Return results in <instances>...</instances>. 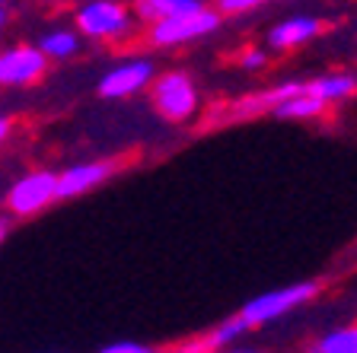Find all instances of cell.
<instances>
[{"instance_id": "277c9868", "label": "cell", "mask_w": 357, "mask_h": 353, "mask_svg": "<svg viewBox=\"0 0 357 353\" xmlns=\"http://www.w3.org/2000/svg\"><path fill=\"white\" fill-rule=\"evenodd\" d=\"M80 36L96 42H119L131 32V7L119 0H86L74 13Z\"/></svg>"}, {"instance_id": "3957f363", "label": "cell", "mask_w": 357, "mask_h": 353, "mask_svg": "<svg viewBox=\"0 0 357 353\" xmlns=\"http://www.w3.org/2000/svg\"><path fill=\"white\" fill-rule=\"evenodd\" d=\"M223 16L217 13L214 7L201 3V7L188 10L182 16H172V19H163L147 29V42L153 48H178V45H188L201 36H211V32L220 29Z\"/></svg>"}, {"instance_id": "5bb4252c", "label": "cell", "mask_w": 357, "mask_h": 353, "mask_svg": "<svg viewBox=\"0 0 357 353\" xmlns=\"http://www.w3.org/2000/svg\"><path fill=\"white\" fill-rule=\"evenodd\" d=\"M326 109L328 105L322 102V99L306 96V83H303V93L294 96V99H287V102H281L271 115L275 118H319V115H326Z\"/></svg>"}, {"instance_id": "8fae6325", "label": "cell", "mask_w": 357, "mask_h": 353, "mask_svg": "<svg viewBox=\"0 0 357 353\" xmlns=\"http://www.w3.org/2000/svg\"><path fill=\"white\" fill-rule=\"evenodd\" d=\"M357 93V77L354 74H326V77H312L306 80V96L322 99L326 105L344 102Z\"/></svg>"}, {"instance_id": "30bf717a", "label": "cell", "mask_w": 357, "mask_h": 353, "mask_svg": "<svg viewBox=\"0 0 357 353\" xmlns=\"http://www.w3.org/2000/svg\"><path fill=\"white\" fill-rule=\"evenodd\" d=\"M322 29H326V22H322L319 16H306V13L287 16V19H281L278 26L268 29V48H275V52H287V48H297V45L316 38Z\"/></svg>"}, {"instance_id": "2e32d148", "label": "cell", "mask_w": 357, "mask_h": 353, "mask_svg": "<svg viewBox=\"0 0 357 353\" xmlns=\"http://www.w3.org/2000/svg\"><path fill=\"white\" fill-rule=\"evenodd\" d=\"M220 16H236V13H249V10H259V0H220V3H211Z\"/></svg>"}, {"instance_id": "9c48e42d", "label": "cell", "mask_w": 357, "mask_h": 353, "mask_svg": "<svg viewBox=\"0 0 357 353\" xmlns=\"http://www.w3.org/2000/svg\"><path fill=\"white\" fill-rule=\"evenodd\" d=\"M300 93H303V83L300 80H287V83H278V86H271V89H261V93H249V96L236 99V102L230 105V121L233 118L243 121V118L261 115V111H275L281 102L300 96Z\"/></svg>"}, {"instance_id": "ffe728a7", "label": "cell", "mask_w": 357, "mask_h": 353, "mask_svg": "<svg viewBox=\"0 0 357 353\" xmlns=\"http://www.w3.org/2000/svg\"><path fill=\"white\" fill-rule=\"evenodd\" d=\"M7 22H10V7L7 3H0V32L7 29Z\"/></svg>"}, {"instance_id": "52a82bcc", "label": "cell", "mask_w": 357, "mask_h": 353, "mask_svg": "<svg viewBox=\"0 0 357 353\" xmlns=\"http://www.w3.org/2000/svg\"><path fill=\"white\" fill-rule=\"evenodd\" d=\"M156 80V64L147 58H131L105 70V77L96 83L99 99H128L137 96L141 89H147Z\"/></svg>"}, {"instance_id": "d6986e66", "label": "cell", "mask_w": 357, "mask_h": 353, "mask_svg": "<svg viewBox=\"0 0 357 353\" xmlns=\"http://www.w3.org/2000/svg\"><path fill=\"white\" fill-rule=\"evenodd\" d=\"M10 134H13V121H10V118H0V143H3Z\"/></svg>"}, {"instance_id": "6da1fadb", "label": "cell", "mask_w": 357, "mask_h": 353, "mask_svg": "<svg viewBox=\"0 0 357 353\" xmlns=\"http://www.w3.org/2000/svg\"><path fill=\"white\" fill-rule=\"evenodd\" d=\"M322 290V283H287V287H278V290H268V293H259L252 299L243 302V309L236 312V318L245 324V331L252 328H261V324L275 322V318L287 315V312L300 309L306 306L310 299H316Z\"/></svg>"}, {"instance_id": "ac0fdd59", "label": "cell", "mask_w": 357, "mask_h": 353, "mask_svg": "<svg viewBox=\"0 0 357 353\" xmlns=\"http://www.w3.org/2000/svg\"><path fill=\"white\" fill-rule=\"evenodd\" d=\"M265 61H268V54L259 52V48H245V52L239 54V67H243V70H259V67H265Z\"/></svg>"}, {"instance_id": "7a4b0ae2", "label": "cell", "mask_w": 357, "mask_h": 353, "mask_svg": "<svg viewBox=\"0 0 357 353\" xmlns=\"http://www.w3.org/2000/svg\"><path fill=\"white\" fill-rule=\"evenodd\" d=\"M150 105L169 125H185L198 111V86L185 70H166L150 83Z\"/></svg>"}, {"instance_id": "5b68a950", "label": "cell", "mask_w": 357, "mask_h": 353, "mask_svg": "<svg viewBox=\"0 0 357 353\" xmlns=\"http://www.w3.org/2000/svg\"><path fill=\"white\" fill-rule=\"evenodd\" d=\"M54 188H58V172L36 169L29 175L16 178L7 191V210L13 217H36L48 204H54Z\"/></svg>"}, {"instance_id": "8992f818", "label": "cell", "mask_w": 357, "mask_h": 353, "mask_svg": "<svg viewBox=\"0 0 357 353\" xmlns=\"http://www.w3.org/2000/svg\"><path fill=\"white\" fill-rule=\"evenodd\" d=\"M48 74V58L29 42H16L0 48V86H29Z\"/></svg>"}, {"instance_id": "ba28073f", "label": "cell", "mask_w": 357, "mask_h": 353, "mask_svg": "<svg viewBox=\"0 0 357 353\" xmlns=\"http://www.w3.org/2000/svg\"><path fill=\"white\" fill-rule=\"evenodd\" d=\"M119 169L115 159H93V162H77L58 172V188H54V201H74L109 182Z\"/></svg>"}, {"instance_id": "9a60e30c", "label": "cell", "mask_w": 357, "mask_h": 353, "mask_svg": "<svg viewBox=\"0 0 357 353\" xmlns=\"http://www.w3.org/2000/svg\"><path fill=\"white\" fill-rule=\"evenodd\" d=\"M310 353H357V324H348V328L322 334V338L310 347Z\"/></svg>"}, {"instance_id": "7402d4cb", "label": "cell", "mask_w": 357, "mask_h": 353, "mask_svg": "<svg viewBox=\"0 0 357 353\" xmlns=\"http://www.w3.org/2000/svg\"><path fill=\"white\" fill-rule=\"evenodd\" d=\"M7 233H10V223H7V220H0V242L7 239Z\"/></svg>"}, {"instance_id": "7c38bea8", "label": "cell", "mask_w": 357, "mask_h": 353, "mask_svg": "<svg viewBox=\"0 0 357 353\" xmlns=\"http://www.w3.org/2000/svg\"><path fill=\"white\" fill-rule=\"evenodd\" d=\"M195 7H201V0H134L131 16L134 19H141V22H147V26H156V22L172 19V16H182Z\"/></svg>"}, {"instance_id": "4fadbf2b", "label": "cell", "mask_w": 357, "mask_h": 353, "mask_svg": "<svg viewBox=\"0 0 357 353\" xmlns=\"http://www.w3.org/2000/svg\"><path fill=\"white\" fill-rule=\"evenodd\" d=\"M36 48L48 58V64H52V61H67V58H74V54L80 52V32L64 29V26H54V29L42 32V38L36 42Z\"/></svg>"}, {"instance_id": "e0dca14e", "label": "cell", "mask_w": 357, "mask_h": 353, "mask_svg": "<svg viewBox=\"0 0 357 353\" xmlns=\"http://www.w3.org/2000/svg\"><path fill=\"white\" fill-rule=\"evenodd\" d=\"M99 353H160L147 344H137V340H115V344H105Z\"/></svg>"}, {"instance_id": "44dd1931", "label": "cell", "mask_w": 357, "mask_h": 353, "mask_svg": "<svg viewBox=\"0 0 357 353\" xmlns=\"http://www.w3.org/2000/svg\"><path fill=\"white\" fill-rule=\"evenodd\" d=\"M223 353H259V350H252V347H230V350H223Z\"/></svg>"}]
</instances>
